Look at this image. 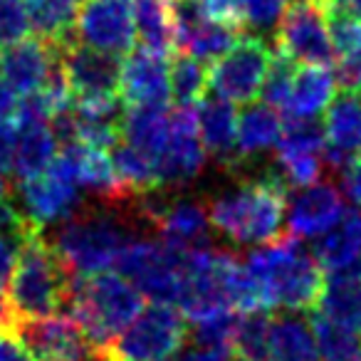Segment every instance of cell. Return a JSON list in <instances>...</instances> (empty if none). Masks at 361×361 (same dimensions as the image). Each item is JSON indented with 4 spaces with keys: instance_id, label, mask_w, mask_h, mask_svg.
<instances>
[{
    "instance_id": "44",
    "label": "cell",
    "mask_w": 361,
    "mask_h": 361,
    "mask_svg": "<svg viewBox=\"0 0 361 361\" xmlns=\"http://www.w3.org/2000/svg\"><path fill=\"white\" fill-rule=\"evenodd\" d=\"M341 180H344V193H349L351 201L361 208V156L349 166V171L341 176Z\"/></svg>"
},
{
    "instance_id": "6",
    "label": "cell",
    "mask_w": 361,
    "mask_h": 361,
    "mask_svg": "<svg viewBox=\"0 0 361 361\" xmlns=\"http://www.w3.org/2000/svg\"><path fill=\"white\" fill-rule=\"evenodd\" d=\"M114 270L149 297L151 305H176L183 282V250L164 240L134 238L119 252Z\"/></svg>"
},
{
    "instance_id": "9",
    "label": "cell",
    "mask_w": 361,
    "mask_h": 361,
    "mask_svg": "<svg viewBox=\"0 0 361 361\" xmlns=\"http://www.w3.org/2000/svg\"><path fill=\"white\" fill-rule=\"evenodd\" d=\"M277 52L300 65L331 67L336 60L326 13L314 0H290L275 30Z\"/></svg>"
},
{
    "instance_id": "38",
    "label": "cell",
    "mask_w": 361,
    "mask_h": 361,
    "mask_svg": "<svg viewBox=\"0 0 361 361\" xmlns=\"http://www.w3.org/2000/svg\"><path fill=\"white\" fill-rule=\"evenodd\" d=\"M331 75L341 92L361 97V52L349 57H336L331 65Z\"/></svg>"
},
{
    "instance_id": "3",
    "label": "cell",
    "mask_w": 361,
    "mask_h": 361,
    "mask_svg": "<svg viewBox=\"0 0 361 361\" xmlns=\"http://www.w3.org/2000/svg\"><path fill=\"white\" fill-rule=\"evenodd\" d=\"M290 188L277 173L240 183L213 198L208 206L211 228L238 245H270L282 238Z\"/></svg>"
},
{
    "instance_id": "2",
    "label": "cell",
    "mask_w": 361,
    "mask_h": 361,
    "mask_svg": "<svg viewBox=\"0 0 361 361\" xmlns=\"http://www.w3.org/2000/svg\"><path fill=\"white\" fill-rule=\"evenodd\" d=\"M75 280L77 277L67 270L42 233L27 238L20 245L16 270L3 292L8 324L45 319L67 312Z\"/></svg>"
},
{
    "instance_id": "15",
    "label": "cell",
    "mask_w": 361,
    "mask_h": 361,
    "mask_svg": "<svg viewBox=\"0 0 361 361\" xmlns=\"http://www.w3.org/2000/svg\"><path fill=\"white\" fill-rule=\"evenodd\" d=\"M346 213L344 191L334 180L322 178L307 188H297L287 201V228L292 238H322Z\"/></svg>"
},
{
    "instance_id": "30",
    "label": "cell",
    "mask_w": 361,
    "mask_h": 361,
    "mask_svg": "<svg viewBox=\"0 0 361 361\" xmlns=\"http://www.w3.org/2000/svg\"><path fill=\"white\" fill-rule=\"evenodd\" d=\"M310 326L322 361H361V336L351 329L334 324L319 312H310Z\"/></svg>"
},
{
    "instance_id": "29",
    "label": "cell",
    "mask_w": 361,
    "mask_h": 361,
    "mask_svg": "<svg viewBox=\"0 0 361 361\" xmlns=\"http://www.w3.org/2000/svg\"><path fill=\"white\" fill-rule=\"evenodd\" d=\"M171 97L176 106H196L206 99L208 90V65L191 55L176 52L169 65Z\"/></svg>"
},
{
    "instance_id": "11",
    "label": "cell",
    "mask_w": 361,
    "mask_h": 361,
    "mask_svg": "<svg viewBox=\"0 0 361 361\" xmlns=\"http://www.w3.org/2000/svg\"><path fill=\"white\" fill-rule=\"evenodd\" d=\"M75 40L106 55L126 57L136 47L134 0H87L75 23Z\"/></svg>"
},
{
    "instance_id": "34",
    "label": "cell",
    "mask_w": 361,
    "mask_h": 361,
    "mask_svg": "<svg viewBox=\"0 0 361 361\" xmlns=\"http://www.w3.org/2000/svg\"><path fill=\"white\" fill-rule=\"evenodd\" d=\"M326 13V25H329V37L334 45L336 57H349L361 52V18L349 16L339 8H329Z\"/></svg>"
},
{
    "instance_id": "22",
    "label": "cell",
    "mask_w": 361,
    "mask_h": 361,
    "mask_svg": "<svg viewBox=\"0 0 361 361\" xmlns=\"http://www.w3.org/2000/svg\"><path fill=\"white\" fill-rule=\"evenodd\" d=\"M60 154L50 124H16V154L13 173L18 180H30L42 176Z\"/></svg>"
},
{
    "instance_id": "8",
    "label": "cell",
    "mask_w": 361,
    "mask_h": 361,
    "mask_svg": "<svg viewBox=\"0 0 361 361\" xmlns=\"http://www.w3.org/2000/svg\"><path fill=\"white\" fill-rule=\"evenodd\" d=\"M272 52L262 35H243L228 55L208 65V90L218 99L235 104H252L262 94Z\"/></svg>"
},
{
    "instance_id": "35",
    "label": "cell",
    "mask_w": 361,
    "mask_h": 361,
    "mask_svg": "<svg viewBox=\"0 0 361 361\" xmlns=\"http://www.w3.org/2000/svg\"><path fill=\"white\" fill-rule=\"evenodd\" d=\"M297 75V62H292L287 55L282 52H272L270 60V70H267L265 85H262V99L265 104L275 106V109H282L287 102V94H290L292 80Z\"/></svg>"
},
{
    "instance_id": "28",
    "label": "cell",
    "mask_w": 361,
    "mask_h": 361,
    "mask_svg": "<svg viewBox=\"0 0 361 361\" xmlns=\"http://www.w3.org/2000/svg\"><path fill=\"white\" fill-rule=\"evenodd\" d=\"M23 3H25L30 27L37 32V37L52 45H62L75 37V0H23Z\"/></svg>"
},
{
    "instance_id": "20",
    "label": "cell",
    "mask_w": 361,
    "mask_h": 361,
    "mask_svg": "<svg viewBox=\"0 0 361 361\" xmlns=\"http://www.w3.org/2000/svg\"><path fill=\"white\" fill-rule=\"evenodd\" d=\"M198 131L206 154H211L221 166L235 169L238 156V111L231 102L203 99L198 104Z\"/></svg>"
},
{
    "instance_id": "25",
    "label": "cell",
    "mask_w": 361,
    "mask_h": 361,
    "mask_svg": "<svg viewBox=\"0 0 361 361\" xmlns=\"http://www.w3.org/2000/svg\"><path fill=\"white\" fill-rule=\"evenodd\" d=\"M134 18L136 40L141 42V50L164 60L178 52L169 0H134Z\"/></svg>"
},
{
    "instance_id": "19",
    "label": "cell",
    "mask_w": 361,
    "mask_h": 361,
    "mask_svg": "<svg viewBox=\"0 0 361 361\" xmlns=\"http://www.w3.org/2000/svg\"><path fill=\"white\" fill-rule=\"evenodd\" d=\"M312 255L326 275L361 280V211H346L344 218L314 243Z\"/></svg>"
},
{
    "instance_id": "7",
    "label": "cell",
    "mask_w": 361,
    "mask_h": 361,
    "mask_svg": "<svg viewBox=\"0 0 361 361\" xmlns=\"http://www.w3.org/2000/svg\"><path fill=\"white\" fill-rule=\"evenodd\" d=\"M188 336V322L173 305H149L109 344L119 361L173 359Z\"/></svg>"
},
{
    "instance_id": "17",
    "label": "cell",
    "mask_w": 361,
    "mask_h": 361,
    "mask_svg": "<svg viewBox=\"0 0 361 361\" xmlns=\"http://www.w3.org/2000/svg\"><path fill=\"white\" fill-rule=\"evenodd\" d=\"M119 97L129 109H166L171 97L169 65L146 50H131L121 57Z\"/></svg>"
},
{
    "instance_id": "23",
    "label": "cell",
    "mask_w": 361,
    "mask_h": 361,
    "mask_svg": "<svg viewBox=\"0 0 361 361\" xmlns=\"http://www.w3.org/2000/svg\"><path fill=\"white\" fill-rule=\"evenodd\" d=\"M267 361H319L310 322L297 312L272 314Z\"/></svg>"
},
{
    "instance_id": "43",
    "label": "cell",
    "mask_w": 361,
    "mask_h": 361,
    "mask_svg": "<svg viewBox=\"0 0 361 361\" xmlns=\"http://www.w3.org/2000/svg\"><path fill=\"white\" fill-rule=\"evenodd\" d=\"M233 351H216V349H203V346L188 344L186 349H180L171 361H231Z\"/></svg>"
},
{
    "instance_id": "42",
    "label": "cell",
    "mask_w": 361,
    "mask_h": 361,
    "mask_svg": "<svg viewBox=\"0 0 361 361\" xmlns=\"http://www.w3.org/2000/svg\"><path fill=\"white\" fill-rule=\"evenodd\" d=\"M13 154H16V124L0 119V173L13 171Z\"/></svg>"
},
{
    "instance_id": "1",
    "label": "cell",
    "mask_w": 361,
    "mask_h": 361,
    "mask_svg": "<svg viewBox=\"0 0 361 361\" xmlns=\"http://www.w3.org/2000/svg\"><path fill=\"white\" fill-rule=\"evenodd\" d=\"M141 198L82 206L75 216L62 221L50 245L72 275L92 277L114 267L119 252L134 240V221L144 223L139 216Z\"/></svg>"
},
{
    "instance_id": "33",
    "label": "cell",
    "mask_w": 361,
    "mask_h": 361,
    "mask_svg": "<svg viewBox=\"0 0 361 361\" xmlns=\"http://www.w3.org/2000/svg\"><path fill=\"white\" fill-rule=\"evenodd\" d=\"M270 319L267 312L245 314L238 324V334L233 341V354L245 361H267L270 346Z\"/></svg>"
},
{
    "instance_id": "24",
    "label": "cell",
    "mask_w": 361,
    "mask_h": 361,
    "mask_svg": "<svg viewBox=\"0 0 361 361\" xmlns=\"http://www.w3.org/2000/svg\"><path fill=\"white\" fill-rule=\"evenodd\" d=\"M282 129H285V116L280 109L270 104H252L243 114H238V156L240 161L245 156L265 154L277 149Z\"/></svg>"
},
{
    "instance_id": "13",
    "label": "cell",
    "mask_w": 361,
    "mask_h": 361,
    "mask_svg": "<svg viewBox=\"0 0 361 361\" xmlns=\"http://www.w3.org/2000/svg\"><path fill=\"white\" fill-rule=\"evenodd\" d=\"M159 180L161 188L186 186L206 166L198 114L193 106H173L169 111V134L159 156Z\"/></svg>"
},
{
    "instance_id": "5",
    "label": "cell",
    "mask_w": 361,
    "mask_h": 361,
    "mask_svg": "<svg viewBox=\"0 0 361 361\" xmlns=\"http://www.w3.org/2000/svg\"><path fill=\"white\" fill-rule=\"evenodd\" d=\"M146 297L116 272L77 277L67 314L82 326L97 349H106L136 317Z\"/></svg>"
},
{
    "instance_id": "39",
    "label": "cell",
    "mask_w": 361,
    "mask_h": 361,
    "mask_svg": "<svg viewBox=\"0 0 361 361\" xmlns=\"http://www.w3.org/2000/svg\"><path fill=\"white\" fill-rule=\"evenodd\" d=\"M208 18L213 23H223L243 30V13H240V0H198Z\"/></svg>"
},
{
    "instance_id": "10",
    "label": "cell",
    "mask_w": 361,
    "mask_h": 361,
    "mask_svg": "<svg viewBox=\"0 0 361 361\" xmlns=\"http://www.w3.org/2000/svg\"><path fill=\"white\" fill-rule=\"evenodd\" d=\"M37 361H109V346L97 349L70 314L11 324Z\"/></svg>"
},
{
    "instance_id": "48",
    "label": "cell",
    "mask_w": 361,
    "mask_h": 361,
    "mask_svg": "<svg viewBox=\"0 0 361 361\" xmlns=\"http://www.w3.org/2000/svg\"><path fill=\"white\" fill-rule=\"evenodd\" d=\"M109 354H111V351H109ZM109 361H119V359H114V356H111V359Z\"/></svg>"
},
{
    "instance_id": "14",
    "label": "cell",
    "mask_w": 361,
    "mask_h": 361,
    "mask_svg": "<svg viewBox=\"0 0 361 361\" xmlns=\"http://www.w3.org/2000/svg\"><path fill=\"white\" fill-rule=\"evenodd\" d=\"M18 196H20V203H18L20 211L40 231L45 226H52V223L67 221L82 208L80 186L55 164L37 178L20 180Z\"/></svg>"
},
{
    "instance_id": "47",
    "label": "cell",
    "mask_w": 361,
    "mask_h": 361,
    "mask_svg": "<svg viewBox=\"0 0 361 361\" xmlns=\"http://www.w3.org/2000/svg\"><path fill=\"white\" fill-rule=\"evenodd\" d=\"M11 196H13V191H11V186H8L6 176L0 173V203L8 201V198H11Z\"/></svg>"
},
{
    "instance_id": "18",
    "label": "cell",
    "mask_w": 361,
    "mask_h": 361,
    "mask_svg": "<svg viewBox=\"0 0 361 361\" xmlns=\"http://www.w3.org/2000/svg\"><path fill=\"white\" fill-rule=\"evenodd\" d=\"M57 60L60 52L52 42L42 37H25L6 47V52L0 55V75L18 97H27L42 90Z\"/></svg>"
},
{
    "instance_id": "21",
    "label": "cell",
    "mask_w": 361,
    "mask_h": 361,
    "mask_svg": "<svg viewBox=\"0 0 361 361\" xmlns=\"http://www.w3.org/2000/svg\"><path fill=\"white\" fill-rule=\"evenodd\" d=\"M336 97V82L331 67L305 65L292 80L290 94L282 106L285 119H314L324 114L326 106Z\"/></svg>"
},
{
    "instance_id": "32",
    "label": "cell",
    "mask_w": 361,
    "mask_h": 361,
    "mask_svg": "<svg viewBox=\"0 0 361 361\" xmlns=\"http://www.w3.org/2000/svg\"><path fill=\"white\" fill-rule=\"evenodd\" d=\"M238 324H240V314L235 310H223L201 322H193L188 326V339H191V344L203 346V349L233 351Z\"/></svg>"
},
{
    "instance_id": "46",
    "label": "cell",
    "mask_w": 361,
    "mask_h": 361,
    "mask_svg": "<svg viewBox=\"0 0 361 361\" xmlns=\"http://www.w3.org/2000/svg\"><path fill=\"white\" fill-rule=\"evenodd\" d=\"M322 8H324V11H329V8H339V11L349 13V16L361 18V0H324Z\"/></svg>"
},
{
    "instance_id": "31",
    "label": "cell",
    "mask_w": 361,
    "mask_h": 361,
    "mask_svg": "<svg viewBox=\"0 0 361 361\" xmlns=\"http://www.w3.org/2000/svg\"><path fill=\"white\" fill-rule=\"evenodd\" d=\"M243 37V30L238 27H231V25H223V23H213L208 20L186 45L180 47L183 55H191L201 62H208L213 65L216 60H221L223 55L233 50L238 45V40Z\"/></svg>"
},
{
    "instance_id": "50",
    "label": "cell",
    "mask_w": 361,
    "mask_h": 361,
    "mask_svg": "<svg viewBox=\"0 0 361 361\" xmlns=\"http://www.w3.org/2000/svg\"><path fill=\"white\" fill-rule=\"evenodd\" d=\"M314 3H319V6H322V0H314Z\"/></svg>"
},
{
    "instance_id": "37",
    "label": "cell",
    "mask_w": 361,
    "mask_h": 361,
    "mask_svg": "<svg viewBox=\"0 0 361 361\" xmlns=\"http://www.w3.org/2000/svg\"><path fill=\"white\" fill-rule=\"evenodd\" d=\"M30 32V18H27L23 0H0V45H16L25 40Z\"/></svg>"
},
{
    "instance_id": "4",
    "label": "cell",
    "mask_w": 361,
    "mask_h": 361,
    "mask_svg": "<svg viewBox=\"0 0 361 361\" xmlns=\"http://www.w3.org/2000/svg\"><path fill=\"white\" fill-rule=\"evenodd\" d=\"M243 260L265 290L270 310L285 307L287 312L310 314L317 307L324 287V272L312 252L302 250L297 238L282 235L270 245L252 250Z\"/></svg>"
},
{
    "instance_id": "36",
    "label": "cell",
    "mask_w": 361,
    "mask_h": 361,
    "mask_svg": "<svg viewBox=\"0 0 361 361\" xmlns=\"http://www.w3.org/2000/svg\"><path fill=\"white\" fill-rule=\"evenodd\" d=\"M287 6H290V0H240L243 25L255 30V35L272 30L280 23Z\"/></svg>"
},
{
    "instance_id": "26",
    "label": "cell",
    "mask_w": 361,
    "mask_h": 361,
    "mask_svg": "<svg viewBox=\"0 0 361 361\" xmlns=\"http://www.w3.org/2000/svg\"><path fill=\"white\" fill-rule=\"evenodd\" d=\"M314 312L344 329L361 334V280L346 275H329L324 280Z\"/></svg>"
},
{
    "instance_id": "40",
    "label": "cell",
    "mask_w": 361,
    "mask_h": 361,
    "mask_svg": "<svg viewBox=\"0 0 361 361\" xmlns=\"http://www.w3.org/2000/svg\"><path fill=\"white\" fill-rule=\"evenodd\" d=\"M0 361H37L11 324H0Z\"/></svg>"
},
{
    "instance_id": "41",
    "label": "cell",
    "mask_w": 361,
    "mask_h": 361,
    "mask_svg": "<svg viewBox=\"0 0 361 361\" xmlns=\"http://www.w3.org/2000/svg\"><path fill=\"white\" fill-rule=\"evenodd\" d=\"M18 252H20V243L0 235V292H6L8 282H11V275L18 262Z\"/></svg>"
},
{
    "instance_id": "12",
    "label": "cell",
    "mask_w": 361,
    "mask_h": 361,
    "mask_svg": "<svg viewBox=\"0 0 361 361\" xmlns=\"http://www.w3.org/2000/svg\"><path fill=\"white\" fill-rule=\"evenodd\" d=\"M55 47L60 52V65L72 90V99L97 102L119 97L121 57L85 47L75 37Z\"/></svg>"
},
{
    "instance_id": "49",
    "label": "cell",
    "mask_w": 361,
    "mask_h": 361,
    "mask_svg": "<svg viewBox=\"0 0 361 361\" xmlns=\"http://www.w3.org/2000/svg\"><path fill=\"white\" fill-rule=\"evenodd\" d=\"M75 3H87V0H75Z\"/></svg>"
},
{
    "instance_id": "27",
    "label": "cell",
    "mask_w": 361,
    "mask_h": 361,
    "mask_svg": "<svg viewBox=\"0 0 361 361\" xmlns=\"http://www.w3.org/2000/svg\"><path fill=\"white\" fill-rule=\"evenodd\" d=\"M169 134V111L166 109H126L121 119V136L124 144L149 156L159 164L161 149ZM159 169V166H156Z\"/></svg>"
},
{
    "instance_id": "45",
    "label": "cell",
    "mask_w": 361,
    "mask_h": 361,
    "mask_svg": "<svg viewBox=\"0 0 361 361\" xmlns=\"http://www.w3.org/2000/svg\"><path fill=\"white\" fill-rule=\"evenodd\" d=\"M16 109H18V94L6 85V82L0 80V119L13 121Z\"/></svg>"
},
{
    "instance_id": "16",
    "label": "cell",
    "mask_w": 361,
    "mask_h": 361,
    "mask_svg": "<svg viewBox=\"0 0 361 361\" xmlns=\"http://www.w3.org/2000/svg\"><path fill=\"white\" fill-rule=\"evenodd\" d=\"M324 159L326 171L344 176L349 166L361 156V97L336 94L324 111Z\"/></svg>"
}]
</instances>
